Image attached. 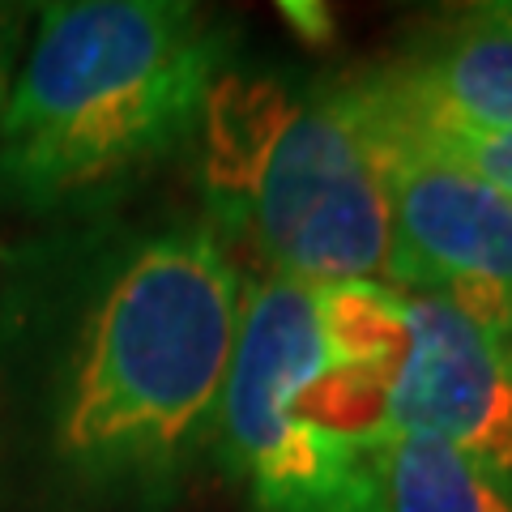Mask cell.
Segmentation results:
<instances>
[{"label":"cell","instance_id":"277c9868","mask_svg":"<svg viewBox=\"0 0 512 512\" xmlns=\"http://www.w3.org/2000/svg\"><path fill=\"white\" fill-rule=\"evenodd\" d=\"M214 235L299 286H389L380 167L342 77L222 69L197 128Z\"/></svg>","mask_w":512,"mask_h":512},{"label":"cell","instance_id":"6da1fadb","mask_svg":"<svg viewBox=\"0 0 512 512\" xmlns=\"http://www.w3.org/2000/svg\"><path fill=\"white\" fill-rule=\"evenodd\" d=\"M248 278L210 227L146 235L82 303L43 406L60 512H171L214 461Z\"/></svg>","mask_w":512,"mask_h":512},{"label":"cell","instance_id":"8fae6325","mask_svg":"<svg viewBox=\"0 0 512 512\" xmlns=\"http://www.w3.org/2000/svg\"><path fill=\"white\" fill-rule=\"evenodd\" d=\"M474 13H478V18H487V22H495V26L512 30V0H491V5H474Z\"/></svg>","mask_w":512,"mask_h":512},{"label":"cell","instance_id":"5b68a950","mask_svg":"<svg viewBox=\"0 0 512 512\" xmlns=\"http://www.w3.org/2000/svg\"><path fill=\"white\" fill-rule=\"evenodd\" d=\"M346 90L359 107L389 201V286L453 299L512 342V197L372 111L350 82Z\"/></svg>","mask_w":512,"mask_h":512},{"label":"cell","instance_id":"7a4b0ae2","mask_svg":"<svg viewBox=\"0 0 512 512\" xmlns=\"http://www.w3.org/2000/svg\"><path fill=\"white\" fill-rule=\"evenodd\" d=\"M406 346L397 286L248 278L214 440L244 512H393L389 397Z\"/></svg>","mask_w":512,"mask_h":512},{"label":"cell","instance_id":"ba28073f","mask_svg":"<svg viewBox=\"0 0 512 512\" xmlns=\"http://www.w3.org/2000/svg\"><path fill=\"white\" fill-rule=\"evenodd\" d=\"M393 512H512V487L431 440L393 444Z\"/></svg>","mask_w":512,"mask_h":512},{"label":"cell","instance_id":"30bf717a","mask_svg":"<svg viewBox=\"0 0 512 512\" xmlns=\"http://www.w3.org/2000/svg\"><path fill=\"white\" fill-rule=\"evenodd\" d=\"M30 5H0V120H5L13 82L26 60V30H30Z\"/></svg>","mask_w":512,"mask_h":512},{"label":"cell","instance_id":"8992f818","mask_svg":"<svg viewBox=\"0 0 512 512\" xmlns=\"http://www.w3.org/2000/svg\"><path fill=\"white\" fill-rule=\"evenodd\" d=\"M410 346L389 397L397 440H431L512 487V342L444 295L402 291Z\"/></svg>","mask_w":512,"mask_h":512},{"label":"cell","instance_id":"52a82bcc","mask_svg":"<svg viewBox=\"0 0 512 512\" xmlns=\"http://www.w3.org/2000/svg\"><path fill=\"white\" fill-rule=\"evenodd\" d=\"M346 82L372 111L414 133H504L512 128V30L466 9L440 35L346 73Z\"/></svg>","mask_w":512,"mask_h":512},{"label":"cell","instance_id":"3957f363","mask_svg":"<svg viewBox=\"0 0 512 512\" xmlns=\"http://www.w3.org/2000/svg\"><path fill=\"white\" fill-rule=\"evenodd\" d=\"M0 120V210L99 201L197 141L227 39L180 0L39 5Z\"/></svg>","mask_w":512,"mask_h":512},{"label":"cell","instance_id":"9c48e42d","mask_svg":"<svg viewBox=\"0 0 512 512\" xmlns=\"http://www.w3.org/2000/svg\"><path fill=\"white\" fill-rule=\"evenodd\" d=\"M419 137L431 141V146H440L444 154H453L457 163H466L470 171H478L487 184L500 188L504 197H512V128H504V133H419Z\"/></svg>","mask_w":512,"mask_h":512}]
</instances>
